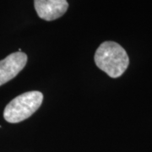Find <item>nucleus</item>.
Listing matches in <instances>:
<instances>
[{
	"instance_id": "1",
	"label": "nucleus",
	"mask_w": 152,
	"mask_h": 152,
	"mask_svg": "<svg viewBox=\"0 0 152 152\" xmlns=\"http://www.w3.org/2000/svg\"><path fill=\"white\" fill-rule=\"evenodd\" d=\"M95 63L101 70L112 78H118L127 69L129 58L126 51L114 42H105L95 53Z\"/></svg>"
},
{
	"instance_id": "2",
	"label": "nucleus",
	"mask_w": 152,
	"mask_h": 152,
	"mask_svg": "<svg viewBox=\"0 0 152 152\" xmlns=\"http://www.w3.org/2000/svg\"><path fill=\"white\" fill-rule=\"evenodd\" d=\"M43 101L42 93L28 91L13 99L4 111V119L10 124H17L27 119L37 111Z\"/></svg>"
},
{
	"instance_id": "3",
	"label": "nucleus",
	"mask_w": 152,
	"mask_h": 152,
	"mask_svg": "<svg viewBox=\"0 0 152 152\" xmlns=\"http://www.w3.org/2000/svg\"><path fill=\"white\" fill-rule=\"evenodd\" d=\"M27 55L21 52L11 53L0 61V86L14 79L25 68Z\"/></svg>"
},
{
	"instance_id": "4",
	"label": "nucleus",
	"mask_w": 152,
	"mask_h": 152,
	"mask_svg": "<svg viewBox=\"0 0 152 152\" xmlns=\"http://www.w3.org/2000/svg\"><path fill=\"white\" fill-rule=\"evenodd\" d=\"M38 16L47 21H52L63 16L69 8L67 0H34Z\"/></svg>"
}]
</instances>
